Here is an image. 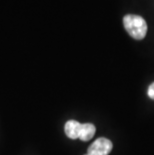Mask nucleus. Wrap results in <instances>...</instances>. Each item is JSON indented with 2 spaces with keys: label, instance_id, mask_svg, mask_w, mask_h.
I'll list each match as a JSON object with an SVG mask.
<instances>
[{
  "label": "nucleus",
  "instance_id": "1",
  "mask_svg": "<svg viewBox=\"0 0 154 155\" xmlns=\"http://www.w3.org/2000/svg\"><path fill=\"white\" fill-rule=\"evenodd\" d=\"M123 25L128 34L137 40H141L147 33V23L141 16L128 14L123 18Z\"/></svg>",
  "mask_w": 154,
  "mask_h": 155
},
{
  "label": "nucleus",
  "instance_id": "2",
  "mask_svg": "<svg viewBox=\"0 0 154 155\" xmlns=\"http://www.w3.org/2000/svg\"><path fill=\"white\" fill-rule=\"evenodd\" d=\"M113 144L107 138L100 137L88 147L87 153L90 155H108L112 150Z\"/></svg>",
  "mask_w": 154,
  "mask_h": 155
},
{
  "label": "nucleus",
  "instance_id": "3",
  "mask_svg": "<svg viewBox=\"0 0 154 155\" xmlns=\"http://www.w3.org/2000/svg\"><path fill=\"white\" fill-rule=\"evenodd\" d=\"M81 125L82 124L75 120L67 121L64 126V131L67 137H69L70 139H78L81 130Z\"/></svg>",
  "mask_w": 154,
  "mask_h": 155
},
{
  "label": "nucleus",
  "instance_id": "4",
  "mask_svg": "<svg viewBox=\"0 0 154 155\" xmlns=\"http://www.w3.org/2000/svg\"><path fill=\"white\" fill-rule=\"evenodd\" d=\"M96 128L92 123H83L81 125V130L78 139L82 141H89L94 136Z\"/></svg>",
  "mask_w": 154,
  "mask_h": 155
},
{
  "label": "nucleus",
  "instance_id": "5",
  "mask_svg": "<svg viewBox=\"0 0 154 155\" xmlns=\"http://www.w3.org/2000/svg\"><path fill=\"white\" fill-rule=\"evenodd\" d=\"M147 94H148L149 98H151L152 100H154V82L149 85L148 91H147Z\"/></svg>",
  "mask_w": 154,
  "mask_h": 155
},
{
  "label": "nucleus",
  "instance_id": "6",
  "mask_svg": "<svg viewBox=\"0 0 154 155\" xmlns=\"http://www.w3.org/2000/svg\"><path fill=\"white\" fill-rule=\"evenodd\" d=\"M85 155H90V154H88V153H86V154H85Z\"/></svg>",
  "mask_w": 154,
  "mask_h": 155
}]
</instances>
